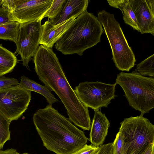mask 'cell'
Masks as SVG:
<instances>
[{
  "mask_svg": "<svg viewBox=\"0 0 154 154\" xmlns=\"http://www.w3.org/2000/svg\"><path fill=\"white\" fill-rule=\"evenodd\" d=\"M33 60L39 79L58 96L70 121L84 130H90L91 122L88 108L79 100L52 49L41 45Z\"/></svg>",
  "mask_w": 154,
  "mask_h": 154,
  "instance_id": "obj_1",
  "label": "cell"
},
{
  "mask_svg": "<svg viewBox=\"0 0 154 154\" xmlns=\"http://www.w3.org/2000/svg\"><path fill=\"white\" fill-rule=\"evenodd\" d=\"M33 121L43 145L56 154H71L87 142L84 131L49 104L34 114Z\"/></svg>",
  "mask_w": 154,
  "mask_h": 154,
  "instance_id": "obj_2",
  "label": "cell"
},
{
  "mask_svg": "<svg viewBox=\"0 0 154 154\" xmlns=\"http://www.w3.org/2000/svg\"><path fill=\"white\" fill-rule=\"evenodd\" d=\"M102 25L93 14L85 11L74 20L55 43V48L64 55L80 56L100 41Z\"/></svg>",
  "mask_w": 154,
  "mask_h": 154,
  "instance_id": "obj_3",
  "label": "cell"
},
{
  "mask_svg": "<svg viewBox=\"0 0 154 154\" xmlns=\"http://www.w3.org/2000/svg\"><path fill=\"white\" fill-rule=\"evenodd\" d=\"M116 84L123 89L129 105L143 115L154 107V79L142 75L135 70L117 75Z\"/></svg>",
  "mask_w": 154,
  "mask_h": 154,
  "instance_id": "obj_4",
  "label": "cell"
},
{
  "mask_svg": "<svg viewBox=\"0 0 154 154\" xmlns=\"http://www.w3.org/2000/svg\"><path fill=\"white\" fill-rule=\"evenodd\" d=\"M103 26L112 52L116 67L122 71H129L134 66L135 55L124 34L119 23L113 14L105 10L98 13L97 17Z\"/></svg>",
  "mask_w": 154,
  "mask_h": 154,
  "instance_id": "obj_5",
  "label": "cell"
},
{
  "mask_svg": "<svg viewBox=\"0 0 154 154\" xmlns=\"http://www.w3.org/2000/svg\"><path fill=\"white\" fill-rule=\"evenodd\" d=\"M120 124L119 132L124 137L126 154H143L154 143V125L143 115L125 118Z\"/></svg>",
  "mask_w": 154,
  "mask_h": 154,
  "instance_id": "obj_6",
  "label": "cell"
},
{
  "mask_svg": "<svg viewBox=\"0 0 154 154\" xmlns=\"http://www.w3.org/2000/svg\"><path fill=\"white\" fill-rule=\"evenodd\" d=\"M116 85L86 82L80 83L74 91L84 105L95 110L107 107L111 100L116 96L115 94Z\"/></svg>",
  "mask_w": 154,
  "mask_h": 154,
  "instance_id": "obj_7",
  "label": "cell"
},
{
  "mask_svg": "<svg viewBox=\"0 0 154 154\" xmlns=\"http://www.w3.org/2000/svg\"><path fill=\"white\" fill-rule=\"evenodd\" d=\"M31 91L18 85L0 90V112L11 122L17 120L27 109Z\"/></svg>",
  "mask_w": 154,
  "mask_h": 154,
  "instance_id": "obj_8",
  "label": "cell"
},
{
  "mask_svg": "<svg viewBox=\"0 0 154 154\" xmlns=\"http://www.w3.org/2000/svg\"><path fill=\"white\" fill-rule=\"evenodd\" d=\"M41 21L36 20L20 23L15 54L17 53L20 55L23 65L26 67L39 47L42 31Z\"/></svg>",
  "mask_w": 154,
  "mask_h": 154,
  "instance_id": "obj_9",
  "label": "cell"
},
{
  "mask_svg": "<svg viewBox=\"0 0 154 154\" xmlns=\"http://www.w3.org/2000/svg\"><path fill=\"white\" fill-rule=\"evenodd\" d=\"M53 0H18L14 10L10 12L11 21L20 23L41 21Z\"/></svg>",
  "mask_w": 154,
  "mask_h": 154,
  "instance_id": "obj_10",
  "label": "cell"
},
{
  "mask_svg": "<svg viewBox=\"0 0 154 154\" xmlns=\"http://www.w3.org/2000/svg\"><path fill=\"white\" fill-rule=\"evenodd\" d=\"M139 32L154 36V0H129Z\"/></svg>",
  "mask_w": 154,
  "mask_h": 154,
  "instance_id": "obj_11",
  "label": "cell"
},
{
  "mask_svg": "<svg viewBox=\"0 0 154 154\" xmlns=\"http://www.w3.org/2000/svg\"><path fill=\"white\" fill-rule=\"evenodd\" d=\"M75 16L57 25L52 24L48 20L42 25V31L39 44L51 48L54 44L68 30L74 20Z\"/></svg>",
  "mask_w": 154,
  "mask_h": 154,
  "instance_id": "obj_12",
  "label": "cell"
},
{
  "mask_svg": "<svg viewBox=\"0 0 154 154\" xmlns=\"http://www.w3.org/2000/svg\"><path fill=\"white\" fill-rule=\"evenodd\" d=\"M94 111L88 140L92 145L98 146L102 145L104 141L110 126V122L104 113L99 109Z\"/></svg>",
  "mask_w": 154,
  "mask_h": 154,
  "instance_id": "obj_13",
  "label": "cell"
},
{
  "mask_svg": "<svg viewBox=\"0 0 154 154\" xmlns=\"http://www.w3.org/2000/svg\"><path fill=\"white\" fill-rule=\"evenodd\" d=\"M89 1L88 0H65L57 16L48 20L52 24L56 25L74 16H78L87 10Z\"/></svg>",
  "mask_w": 154,
  "mask_h": 154,
  "instance_id": "obj_14",
  "label": "cell"
},
{
  "mask_svg": "<svg viewBox=\"0 0 154 154\" xmlns=\"http://www.w3.org/2000/svg\"><path fill=\"white\" fill-rule=\"evenodd\" d=\"M18 85L24 89L40 94L45 98L50 105L58 101L45 86L41 85L24 76H21Z\"/></svg>",
  "mask_w": 154,
  "mask_h": 154,
  "instance_id": "obj_15",
  "label": "cell"
},
{
  "mask_svg": "<svg viewBox=\"0 0 154 154\" xmlns=\"http://www.w3.org/2000/svg\"><path fill=\"white\" fill-rule=\"evenodd\" d=\"M109 5L122 11L125 23L139 32L135 15L130 5L129 0H107Z\"/></svg>",
  "mask_w": 154,
  "mask_h": 154,
  "instance_id": "obj_16",
  "label": "cell"
},
{
  "mask_svg": "<svg viewBox=\"0 0 154 154\" xmlns=\"http://www.w3.org/2000/svg\"><path fill=\"white\" fill-rule=\"evenodd\" d=\"M17 62L15 54L0 44V76L11 72Z\"/></svg>",
  "mask_w": 154,
  "mask_h": 154,
  "instance_id": "obj_17",
  "label": "cell"
},
{
  "mask_svg": "<svg viewBox=\"0 0 154 154\" xmlns=\"http://www.w3.org/2000/svg\"><path fill=\"white\" fill-rule=\"evenodd\" d=\"M20 23L11 21L0 25V39L9 40L16 43L19 34Z\"/></svg>",
  "mask_w": 154,
  "mask_h": 154,
  "instance_id": "obj_18",
  "label": "cell"
},
{
  "mask_svg": "<svg viewBox=\"0 0 154 154\" xmlns=\"http://www.w3.org/2000/svg\"><path fill=\"white\" fill-rule=\"evenodd\" d=\"M135 71L143 76H154V54L138 64Z\"/></svg>",
  "mask_w": 154,
  "mask_h": 154,
  "instance_id": "obj_19",
  "label": "cell"
},
{
  "mask_svg": "<svg viewBox=\"0 0 154 154\" xmlns=\"http://www.w3.org/2000/svg\"><path fill=\"white\" fill-rule=\"evenodd\" d=\"M11 122L0 112V149L5 143L11 139L9 130Z\"/></svg>",
  "mask_w": 154,
  "mask_h": 154,
  "instance_id": "obj_20",
  "label": "cell"
},
{
  "mask_svg": "<svg viewBox=\"0 0 154 154\" xmlns=\"http://www.w3.org/2000/svg\"><path fill=\"white\" fill-rule=\"evenodd\" d=\"M112 152L113 154H126L124 137L119 132L112 143Z\"/></svg>",
  "mask_w": 154,
  "mask_h": 154,
  "instance_id": "obj_21",
  "label": "cell"
},
{
  "mask_svg": "<svg viewBox=\"0 0 154 154\" xmlns=\"http://www.w3.org/2000/svg\"><path fill=\"white\" fill-rule=\"evenodd\" d=\"M65 0H53L50 7L43 17H48V19L55 17L60 11Z\"/></svg>",
  "mask_w": 154,
  "mask_h": 154,
  "instance_id": "obj_22",
  "label": "cell"
},
{
  "mask_svg": "<svg viewBox=\"0 0 154 154\" xmlns=\"http://www.w3.org/2000/svg\"><path fill=\"white\" fill-rule=\"evenodd\" d=\"M100 146H97L92 144H86L71 154H97Z\"/></svg>",
  "mask_w": 154,
  "mask_h": 154,
  "instance_id": "obj_23",
  "label": "cell"
},
{
  "mask_svg": "<svg viewBox=\"0 0 154 154\" xmlns=\"http://www.w3.org/2000/svg\"><path fill=\"white\" fill-rule=\"evenodd\" d=\"M18 81L14 78L0 76V90L12 86L18 85Z\"/></svg>",
  "mask_w": 154,
  "mask_h": 154,
  "instance_id": "obj_24",
  "label": "cell"
},
{
  "mask_svg": "<svg viewBox=\"0 0 154 154\" xmlns=\"http://www.w3.org/2000/svg\"><path fill=\"white\" fill-rule=\"evenodd\" d=\"M10 12L7 9L0 8V25L11 21Z\"/></svg>",
  "mask_w": 154,
  "mask_h": 154,
  "instance_id": "obj_25",
  "label": "cell"
},
{
  "mask_svg": "<svg viewBox=\"0 0 154 154\" xmlns=\"http://www.w3.org/2000/svg\"><path fill=\"white\" fill-rule=\"evenodd\" d=\"M18 0H2V7L7 9L10 12L15 9Z\"/></svg>",
  "mask_w": 154,
  "mask_h": 154,
  "instance_id": "obj_26",
  "label": "cell"
},
{
  "mask_svg": "<svg viewBox=\"0 0 154 154\" xmlns=\"http://www.w3.org/2000/svg\"><path fill=\"white\" fill-rule=\"evenodd\" d=\"M97 154H113L112 143H109L100 146Z\"/></svg>",
  "mask_w": 154,
  "mask_h": 154,
  "instance_id": "obj_27",
  "label": "cell"
},
{
  "mask_svg": "<svg viewBox=\"0 0 154 154\" xmlns=\"http://www.w3.org/2000/svg\"><path fill=\"white\" fill-rule=\"evenodd\" d=\"M0 154H20L15 149L11 148L5 150H0Z\"/></svg>",
  "mask_w": 154,
  "mask_h": 154,
  "instance_id": "obj_28",
  "label": "cell"
},
{
  "mask_svg": "<svg viewBox=\"0 0 154 154\" xmlns=\"http://www.w3.org/2000/svg\"><path fill=\"white\" fill-rule=\"evenodd\" d=\"M143 154H154V143H151Z\"/></svg>",
  "mask_w": 154,
  "mask_h": 154,
  "instance_id": "obj_29",
  "label": "cell"
},
{
  "mask_svg": "<svg viewBox=\"0 0 154 154\" xmlns=\"http://www.w3.org/2000/svg\"><path fill=\"white\" fill-rule=\"evenodd\" d=\"M2 0H0V6L2 5Z\"/></svg>",
  "mask_w": 154,
  "mask_h": 154,
  "instance_id": "obj_30",
  "label": "cell"
},
{
  "mask_svg": "<svg viewBox=\"0 0 154 154\" xmlns=\"http://www.w3.org/2000/svg\"><path fill=\"white\" fill-rule=\"evenodd\" d=\"M28 154V153H23V154Z\"/></svg>",
  "mask_w": 154,
  "mask_h": 154,
  "instance_id": "obj_31",
  "label": "cell"
},
{
  "mask_svg": "<svg viewBox=\"0 0 154 154\" xmlns=\"http://www.w3.org/2000/svg\"><path fill=\"white\" fill-rule=\"evenodd\" d=\"M131 154H135V153L134 152H133V153H131Z\"/></svg>",
  "mask_w": 154,
  "mask_h": 154,
  "instance_id": "obj_32",
  "label": "cell"
},
{
  "mask_svg": "<svg viewBox=\"0 0 154 154\" xmlns=\"http://www.w3.org/2000/svg\"><path fill=\"white\" fill-rule=\"evenodd\" d=\"M1 149H0V151Z\"/></svg>",
  "mask_w": 154,
  "mask_h": 154,
  "instance_id": "obj_33",
  "label": "cell"
}]
</instances>
